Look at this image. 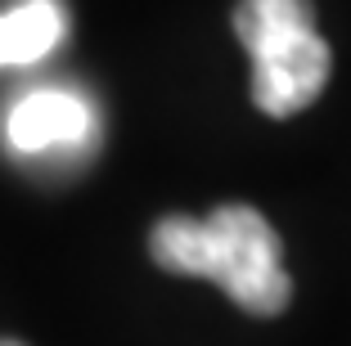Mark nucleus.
<instances>
[{"instance_id": "obj_1", "label": "nucleus", "mask_w": 351, "mask_h": 346, "mask_svg": "<svg viewBox=\"0 0 351 346\" xmlns=\"http://www.w3.org/2000/svg\"><path fill=\"white\" fill-rule=\"evenodd\" d=\"M149 252L171 275L217 279L248 315H279L293 301V284L279 256V234L257 207L230 203L212 216H162L149 234Z\"/></svg>"}, {"instance_id": "obj_2", "label": "nucleus", "mask_w": 351, "mask_h": 346, "mask_svg": "<svg viewBox=\"0 0 351 346\" xmlns=\"http://www.w3.org/2000/svg\"><path fill=\"white\" fill-rule=\"evenodd\" d=\"M234 32L252 54V99L266 117H293L329 86V45L311 0H239Z\"/></svg>"}, {"instance_id": "obj_3", "label": "nucleus", "mask_w": 351, "mask_h": 346, "mask_svg": "<svg viewBox=\"0 0 351 346\" xmlns=\"http://www.w3.org/2000/svg\"><path fill=\"white\" fill-rule=\"evenodd\" d=\"M95 135V112L73 90H32L5 117V140L19 153L77 149Z\"/></svg>"}, {"instance_id": "obj_5", "label": "nucleus", "mask_w": 351, "mask_h": 346, "mask_svg": "<svg viewBox=\"0 0 351 346\" xmlns=\"http://www.w3.org/2000/svg\"><path fill=\"white\" fill-rule=\"evenodd\" d=\"M0 346H23V342H14V337H0Z\"/></svg>"}, {"instance_id": "obj_4", "label": "nucleus", "mask_w": 351, "mask_h": 346, "mask_svg": "<svg viewBox=\"0 0 351 346\" xmlns=\"http://www.w3.org/2000/svg\"><path fill=\"white\" fill-rule=\"evenodd\" d=\"M63 41V10L59 0H23L0 14V68L41 63Z\"/></svg>"}]
</instances>
